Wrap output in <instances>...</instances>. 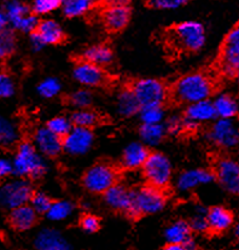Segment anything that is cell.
<instances>
[{
	"label": "cell",
	"mask_w": 239,
	"mask_h": 250,
	"mask_svg": "<svg viewBox=\"0 0 239 250\" xmlns=\"http://www.w3.org/2000/svg\"><path fill=\"white\" fill-rule=\"evenodd\" d=\"M104 200L106 205L115 210L129 214L133 205V191L127 188L126 186L116 184L104 193Z\"/></svg>",
	"instance_id": "2e32d148"
},
{
	"label": "cell",
	"mask_w": 239,
	"mask_h": 250,
	"mask_svg": "<svg viewBox=\"0 0 239 250\" xmlns=\"http://www.w3.org/2000/svg\"><path fill=\"white\" fill-rule=\"evenodd\" d=\"M131 19L129 6L123 1L111 2L103 12V22L110 32H120L124 29Z\"/></svg>",
	"instance_id": "7c38bea8"
},
{
	"label": "cell",
	"mask_w": 239,
	"mask_h": 250,
	"mask_svg": "<svg viewBox=\"0 0 239 250\" xmlns=\"http://www.w3.org/2000/svg\"><path fill=\"white\" fill-rule=\"evenodd\" d=\"M38 214L33 210L29 205L19 207L10 211L9 221L10 225L17 231H27L32 229L37 223Z\"/></svg>",
	"instance_id": "7402d4cb"
},
{
	"label": "cell",
	"mask_w": 239,
	"mask_h": 250,
	"mask_svg": "<svg viewBox=\"0 0 239 250\" xmlns=\"http://www.w3.org/2000/svg\"><path fill=\"white\" fill-rule=\"evenodd\" d=\"M207 221L209 229L213 232H223L228 229L233 224V214L227 208L216 206L207 211Z\"/></svg>",
	"instance_id": "ffe728a7"
},
{
	"label": "cell",
	"mask_w": 239,
	"mask_h": 250,
	"mask_svg": "<svg viewBox=\"0 0 239 250\" xmlns=\"http://www.w3.org/2000/svg\"><path fill=\"white\" fill-rule=\"evenodd\" d=\"M215 179L214 173L207 169H192L181 173L178 178L177 188L180 191H190L199 185L212 183Z\"/></svg>",
	"instance_id": "d6986e66"
},
{
	"label": "cell",
	"mask_w": 239,
	"mask_h": 250,
	"mask_svg": "<svg viewBox=\"0 0 239 250\" xmlns=\"http://www.w3.org/2000/svg\"><path fill=\"white\" fill-rule=\"evenodd\" d=\"M167 133L164 125H143L140 128V137L146 144L156 145L163 139Z\"/></svg>",
	"instance_id": "f1b7e54d"
},
{
	"label": "cell",
	"mask_w": 239,
	"mask_h": 250,
	"mask_svg": "<svg viewBox=\"0 0 239 250\" xmlns=\"http://www.w3.org/2000/svg\"><path fill=\"white\" fill-rule=\"evenodd\" d=\"M60 6H62V1L58 0H37L33 2L30 10L34 15H46L57 10Z\"/></svg>",
	"instance_id": "ab89813d"
},
{
	"label": "cell",
	"mask_w": 239,
	"mask_h": 250,
	"mask_svg": "<svg viewBox=\"0 0 239 250\" xmlns=\"http://www.w3.org/2000/svg\"><path fill=\"white\" fill-rule=\"evenodd\" d=\"M32 196V186L25 180L9 182L0 186V207L12 210L28 205Z\"/></svg>",
	"instance_id": "ba28073f"
},
{
	"label": "cell",
	"mask_w": 239,
	"mask_h": 250,
	"mask_svg": "<svg viewBox=\"0 0 239 250\" xmlns=\"http://www.w3.org/2000/svg\"><path fill=\"white\" fill-rule=\"evenodd\" d=\"M235 237H236V239H237L238 243H239V221L237 224H236V226H235Z\"/></svg>",
	"instance_id": "f907efd6"
},
{
	"label": "cell",
	"mask_w": 239,
	"mask_h": 250,
	"mask_svg": "<svg viewBox=\"0 0 239 250\" xmlns=\"http://www.w3.org/2000/svg\"><path fill=\"white\" fill-rule=\"evenodd\" d=\"M69 101L73 106L78 108V110L87 109L92 103V93L88 90H78L70 96Z\"/></svg>",
	"instance_id": "f35d334b"
},
{
	"label": "cell",
	"mask_w": 239,
	"mask_h": 250,
	"mask_svg": "<svg viewBox=\"0 0 239 250\" xmlns=\"http://www.w3.org/2000/svg\"><path fill=\"white\" fill-rule=\"evenodd\" d=\"M16 50V37L14 32L5 29L0 32V58L10 57Z\"/></svg>",
	"instance_id": "e575fe53"
},
{
	"label": "cell",
	"mask_w": 239,
	"mask_h": 250,
	"mask_svg": "<svg viewBox=\"0 0 239 250\" xmlns=\"http://www.w3.org/2000/svg\"><path fill=\"white\" fill-rule=\"evenodd\" d=\"M207 211L204 213H199L197 214L196 216H193L191 223L189 224L190 229L191 231H196V232H205L209 229V226H208V221H207Z\"/></svg>",
	"instance_id": "7bdbcfd3"
},
{
	"label": "cell",
	"mask_w": 239,
	"mask_h": 250,
	"mask_svg": "<svg viewBox=\"0 0 239 250\" xmlns=\"http://www.w3.org/2000/svg\"><path fill=\"white\" fill-rule=\"evenodd\" d=\"M95 2L91 0H67L62 2L63 12L67 17H79L87 14L93 7Z\"/></svg>",
	"instance_id": "83f0119b"
},
{
	"label": "cell",
	"mask_w": 239,
	"mask_h": 250,
	"mask_svg": "<svg viewBox=\"0 0 239 250\" xmlns=\"http://www.w3.org/2000/svg\"><path fill=\"white\" fill-rule=\"evenodd\" d=\"M118 111L122 116L129 117L140 111V105L132 90H123L118 97Z\"/></svg>",
	"instance_id": "4316f807"
},
{
	"label": "cell",
	"mask_w": 239,
	"mask_h": 250,
	"mask_svg": "<svg viewBox=\"0 0 239 250\" xmlns=\"http://www.w3.org/2000/svg\"><path fill=\"white\" fill-rule=\"evenodd\" d=\"M7 24H9V21H7L6 14H5L4 9H0V32L6 29Z\"/></svg>",
	"instance_id": "c3c4849f"
},
{
	"label": "cell",
	"mask_w": 239,
	"mask_h": 250,
	"mask_svg": "<svg viewBox=\"0 0 239 250\" xmlns=\"http://www.w3.org/2000/svg\"><path fill=\"white\" fill-rule=\"evenodd\" d=\"M34 144L41 154L48 157L57 156L63 149V140L48 131L46 127H40L35 131Z\"/></svg>",
	"instance_id": "e0dca14e"
},
{
	"label": "cell",
	"mask_w": 239,
	"mask_h": 250,
	"mask_svg": "<svg viewBox=\"0 0 239 250\" xmlns=\"http://www.w3.org/2000/svg\"><path fill=\"white\" fill-rule=\"evenodd\" d=\"M223 188L232 195H239V163L232 159H221L214 173Z\"/></svg>",
	"instance_id": "8fae6325"
},
{
	"label": "cell",
	"mask_w": 239,
	"mask_h": 250,
	"mask_svg": "<svg viewBox=\"0 0 239 250\" xmlns=\"http://www.w3.org/2000/svg\"><path fill=\"white\" fill-rule=\"evenodd\" d=\"M30 207L37 214H46L50 209L52 201L47 195L42 192H33L32 198L29 201Z\"/></svg>",
	"instance_id": "74e56055"
},
{
	"label": "cell",
	"mask_w": 239,
	"mask_h": 250,
	"mask_svg": "<svg viewBox=\"0 0 239 250\" xmlns=\"http://www.w3.org/2000/svg\"><path fill=\"white\" fill-rule=\"evenodd\" d=\"M186 4V1L182 0H155V1H150L149 5L154 9H162V10H170V9H178V7L182 6Z\"/></svg>",
	"instance_id": "ee69618b"
},
{
	"label": "cell",
	"mask_w": 239,
	"mask_h": 250,
	"mask_svg": "<svg viewBox=\"0 0 239 250\" xmlns=\"http://www.w3.org/2000/svg\"><path fill=\"white\" fill-rule=\"evenodd\" d=\"M216 117L214 106L209 101H202L198 103L190 104L185 113L184 126L187 128H196L202 122L212 121Z\"/></svg>",
	"instance_id": "5bb4252c"
},
{
	"label": "cell",
	"mask_w": 239,
	"mask_h": 250,
	"mask_svg": "<svg viewBox=\"0 0 239 250\" xmlns=\"http://www.w3.org/2000/svg\"><path fill=\"white\" fill-rule=\"evenodd\" d=\"M17 138H19V134H17L15 125L7 117L0 114V145L9 146L16 142Z\"/></svg>",
	"instance_id": "4dcf8cb0"
},
{
	"label": "cell",
	"mask_w": 239,
	"mask_h": 250,
	"mask_svg": "<svg viewBox=\"0 0 239 250\" xmlns=\"http://www.w3.org/2000/svg\"><path fill=\"white\" fill-rule=\"evenodd\" d=\"M4 11L6 14L7 21H9L10 24L14 27L16 23L21 21L23 17L27 16V15L30 14V9L27 6V5L22 4L20 1H9L5 4Z\"/></svg>",
	"instance_id": "f546056e"
},
{
	"label": "cell",
	"mask_w": 239,
	"mask_h": 250,
	"mask_svg": "<svg viewBox=\"0 0 239 250\" xmlns=\"http://www.w3.org/2000/svg\"><path fill=\"white\" fill-rule=\"evenodd\" d=\"M93 133L91 129L73 127L67 137L63 139V149L70 155H83L91 149Z\"/></svg>",
	"instance_id": "4fadbf2b"
},
{
	"label": "cell",
	"mask_w": 239,
	"mask_h": 250,
	"mask_svg": "<svg viewBox=\"0 0 239 250\" xmlns=\"http://www.w3.org/2000/svg\"><path fill=\"white\" fill-rule=\"evenodd\" d=\"M182 126H184V122H182L181 120L178 119V117H173V119H170L169 121H168V124L164 127H166L168 132L177 133V132H179L180 129L182 128Z\"/></svg>",
	"instance_id": "7dc6e473"
},
{
	"label": "cell",
	"mask_w": 239,
	"mask_h": 250,
	"mask_svg": "<svg viewBox=\"0 0 239 250\" xmlns=\"http://www.w3.org/2000/svg\"><path fill=\"white\" fill-rule=\"evenodd\" d=\"M237 78H238V81H239V71L237 73Z\"/></svg>",
	"instance_id": "816d5d0a"
},
{
	"label": "cell",
	"mask_w": 239,
	"mask_h": 250,
	"mask_svg": "<svg viewBox=\"0 0 239 250\" xmlns=\"http://www.w3.org/2000/svg\"><path fill=\"white\" fill-rule=\"evenodd\" d=\"M118 180V170L109 163H97L83 175V186L90 192L105 193Z\"/></svg>",
	"instance_id": "52a82bcc"
},
{
	"label": "cell",
	"mask_w": 239,
	"mask_h": 250,
	"mask_svg": "<svg viewBox=\"0 0 239 250\" xmlns=\"http://www.w3.org/2000/svg\"><path fill=\"white\" fill-rule=\"evenodd\" d=\"M73 213V205L69 201H56L51 205L46 213L47 218L53 221H60L67 219Z\"/></svg>",
	"instance_id": "836d02e7"
},
{
	"label": "cell",
	"mask_w": 239,
	"mask_h": 250,
	"mask_svg": "<svg viewBox=\"0 0 239 250\" xmlns=\"http://www.w3.org/2000/svg\"><path fill=\"white\" fill-rule=\"evenodd\" d=\"M144 177L150 186L161 190L167 186L172 179V163L166 155L161 152H152L149 155L143 166Z\"/></svg>",
	"instance_id": "8992f818"
},
{
	"label": "cell",
	"mask_w": 239,
	"mask_h": 250,
	"mask_svg": "<svg viewBox=\"0 0 239 250\" xmlns=\"http://www.w3.org/2000/svg\"><path fill=\"white\" fill-rule=\"evenodd\" d=\"M70 121H72L74 127L90 129L98 122V115L95 111L88 110V109H82V110H76L72 115Z\"/></svg>",
	"instance_id": "d6a6232c"
},
{
	"label": "cell",
	"mask_w": 239,
	"mask_h": 250,
	"mask_svg": "<svg viewBox=\"0 0 239 250\" xmlns=\"http://www.w3.org/2000/svg\"><path fill=\"white\" fill-rule=\"evenodd\" d=\"M140 108L145 106H162L168 97L166 85L157 79H140L132 86Z\"/></svg>",
	"instance_id": "5b68a950"
},
{
	"label": "cell",
	"mask_w": 239,
	"mask_h": 250,
	"mask_svg": "<svg viewBox=\"0 0 239 250\" xmlns=\"http://www.w3.org/2000/svg\"><path fill=\"white\" fill-rule=\"evenodd\" d=\"M214 91L212 79L203 73H192L182 76L174 85V97L181 103L195 104L208 101Z\"/></svg>",
	"instance_id": "6da1fadb"
},
{
	"label": "cell",
	"mask_w": 239,
	"mask_h": 250,
	"mask_svg": "<svg viewBox=\"0 0 239 250\" xmlns=\"http://www.w3.org/2000/svg\"><path fill=\"white\" fill-rule=\"evenodd\" d=\"M46 128L63 140L73 129V124L67 117L56 116L47 122Z\"/></svg>",
	"instance_id": "1f68e13d"
},
{
	"label": "cell",
	"mask_w": 239,
	"mask_h": 250,
	"mask_svg": "<svg viewBox=\"0 0 239 250\" xmlns=\"http://www.w3.org/2000/svg\"><path fill=\"white\" fill-rule=\"evenodd\" d=\"M149 155L150 152L147 151L145 145L140 143H132L124 149L122 165L128 169H137V168L143 167Z\"/></svg>",
	"instance_id": "603a6c76"
},
{
	"label": "cell",
	"mask_w": 239,
	"mask_h": 250,
	"mask_svg": "<svg viewBox=\"0 0 239 250\" xmlns=\"http://www.w3.org/2000/svg\"><path fill=\"white\" fill-rule=\"evenodd\" d=\"M113 51L106 45H95L87 48L83 53V61L85 62L95 64L97 67H103L109 64L113 61Z\"/></svg>",
	"instance_id": "cb8c5ba5"
},
{
	"label": "cell",
	"mask_w": 239,
	"mask_h": 250,
	"mask_svg": "<svg viewBox=\"0 0 239 250\" xmlns=\"http://www.w3.org/2000/svg\"><path fill=\"white\" fill-rule=\"evenodd\" d=\"M74 79L87 87H98L105 83L106 75L100 67L83 61L74 69Z\"/></svg>",
	"instance_id": "9a60e30c"
},
{
	"label": "cell",
	"mask_w": 239,
	"mask_h": 250,
	"mask_svg": "<svg viewBox=\"0 0 239 250\" xmlns=\"http://www.w3.org/2000/svg\"><path fill=\"white\" fill-rule=\"evenodd\" d=\"M12 168L14 173L19 177H28L37 179L46 172L42 157L38 154L35 146L29 142L21 143L17 149L16 155L12 160Z\"/></svg>",
	"instance_id": "7a4b0ae2"
},
{
	"label": "cell",
	"mask_w": 239,
	"mask_h": 250,
	"mask_svg": "<svg viewBox=\"0 0 239 250\" xmlns=\"http://www.w3.org/2000/svg\"><path fill=\"white\" fill-rule=\"evenodd\" d=\"M163 250H185L184 246L182 244H175V243H168L166 247H164Z\"/></svg>",
	"instance_id": "681fc988"
},
{
	"label": "cell",
	"mask_w": 239,
	"mask_h": 250,
	"mask_svg": "<svg viewBox=\"0 0 239 250\" xmlns=\"http://www.w3.org/2000/svg\"><path fill=\"white\" fill-rule=\"evenodd\" d=\"M164 236H166L168 243L184 244L187 239L191 238V229L186 221H175L166 229Z\"/></svg>",
	"instance_id": "484cf974"
},
{
	"label": "cell",
	"mask_w": 239,
	"mask_h": 250,
	"mask_svg": "<svg viewBox=\"0 0 239 250\" xmlns=\"http://www.w3.org/2000/svg\"><path fill=\"white\" fill-rule=\"evenodd\" d=\"M35 35L40 39V42L45 45H57L64 39V33L62 27L52 20H45L39 22Z\"/></svg>",
	"instance_id": "44dd1931"
},
{
	"label": "cell",
	"mask_w": 239,
	"mask_h": 250,
	"mask_svg": "<svg viewBox=\"0 0 239 250\" xmlns=\"http://www.w3.org/2000/svg\"><path fill=\"white\" fill-rule=\"evenodd\" d=\"M15 93V85L7 74H0V98H10Z\"/></svg>",
	"instance_id": "b9f144b4"
},
{
	"label": "cell",
	"mask_w": 239,
	"mask_h": 250,
	"mask_svg": "<svg viewBox=\"0 0 239 250\" xmlns=\"http://www.w3.org/2000/svg\"><path fill=\"white\" fill-rule=\"evenodd\" d=\"M221 68L226 75H237L239 71V24L233 28L223 42Z\"/></svg>",
	"instance_id": "9c48e42d"
},
{
	"label": "cell",
	"mask_w": 239,
	"mask_h": 250,
	"mask_svg": "<svg viewBox=\"0 0 239 250\" xmlns=\"http://www.w3.org/2000/svg\"><path fill=\"white\" fill-rule=\"evenodd\" d=\"M140 119L144 125H159L163 120L164 111L162 106H145L140 108Z\"/></svg>",
	"instance_id": "d590c367"
},
{
	"label": "cell",
	"mask_w": 239,
	"mask_h": 250,
	"mask_svg": "<svg viewBox=\"0 0 239 250\" xmlns=\"http://www.w3.org/2000/svg\"><path fill=\"white\" fill-rule=\"evenodd\" d=\"M209 139L222 149H231L239 143V129L232 120L220 119L212 126Z\"/></svg>",
	"instance_id": "30bf717a"
},
{
	"label": "cell",
	"mask_w": 239,
	"mask_h": 250,
	"mask_svg": "<svg viewBox=\"0 0 239 250\" xmlns=\"http://www.w3.org/2000/svg\"><path fill=\"white\" fill-rule=\"evenodd\" d=\"M172 33L175 44L184 51L197 52L205 44V30L199 22H181L172 28Z\"/></svg>",
	"instance_id": "3957f363"
},
{
	"label": "cell",
	"mask_w": 239,
	"mask_h": 250,
	"mask_svg": "<svg viewBox=\"0 0 239 250\" xmlns=\"http://www.w3.org/2000/svg\"><path fill=\"white\" fill-rule=\"evenodd\" d=\"M216 116L223 120H231L238 114V104L230 94H220L213 102Z\"/></svg>",
	"instance_id": "d4e9b609"
},
{
	"label": "cell",
	"mask_w": 239,
	"mask_h": 250,
	"mask_svg": "<svg viewBox=\"0 0 239 250\" xmlns=\"http://www.w3.org/2000/svg\"><path fill=\"white\" fill-rule=\"evenodd\" d=\"M166 206V196L159 188L145 186L138 191H133V205H132V218L141 215H150L161 211Z\"/></svg>",
	"instance_id": "277c9868"
},
{
	"label": "cell",
	"mask_w": 239,
	"mask_h": 250,
	"mask_svg": "<svg viewBox=\"0 0 239 250\" xmlns=\"http://www.w3.org/2000/svg\"><path fill=\"white\" fill-rule=\"evenodd\" d=\"M34 246L37 250H73L67 239L52 229H45L38 233Z\"/></svg>",
	"instance_id": "ac0fdd59"
},
{
	"label": "cell",
	"mask_w": 239,
	"mask_h": 250,
	"mask_svg": "<svg viewBox=\"0 0 239 250\" xmlns=\"http://www.w3.org/2000/svg\"><path fill=\"white\" fill-rule=\"evenodd\" d=\"M38 25H39V21H38L37 16L35 15H27V16L23 17L19 23L14 25L15 29L20 30V32H23V33H34L37 30Z\"/></svg>",
	"instance_id": "60d3db41"
},
{
	"label": "cell",
	"mask_w": 239,
	"mask_h": 250,
	"mask_svg": "<svg viewBox=\"0 0 239 250\" xmlns=\"http://www.w3.org/2000/svg\"><path fill=\"white\" fill-rule=\"evenodd\" d=\"M60 88H62V85H60V83L57 79L48 78L39 83L38 92L44 98H53V97H56L60 93Z\"/></svg>",
	"instance_id": "8d00e7d4"
},
{
	"label": "cell",
	"mask_w": 239,
	"mask_h": 250,
	"mask_svg": "<svg viewBox=\"0 0 239 250\" xmlns=\"http://www.w3.org/2000/svg\"><path fill=\"white\" fill-rule=\"evenodd\" d=\"M80 224L81 228L85 229L86 232H88V233H95L99 229V219L95 215H91V214L82 216Z\"/></svg>",
	"instance_id": "f6af8a7d"
},
{
	"label": "cell",
	"mask_w": 239,
	"mask_h": 250,
	"mask_svg": "<svg viewBox=\"0 0 239 250\" xmlns=\"http://www.w3.org/2000/svg\"><path fill=\"white\" fill-rule=\"evenodd\" d=\"M11 173H14L12 161L0 156V178H6Z\"/></svg>",
	"instance_id": "bcb514c9"
}]
</instances>
